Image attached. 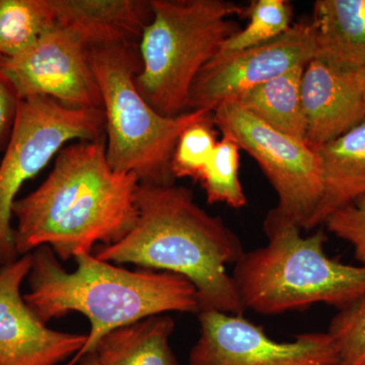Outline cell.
Here are the masks:
<instances>
[{
    "label": "cell",
    "mask_w": 365,
    "mask_h": 365,
    "mask_svg": "<svg viewBox=\"0 0 365 365\" xmlns=\"http://www.w3.org/2000/svg\"><path fill=\"white\" fill-rule=\"evenodd\" d=\"M106 137L78 140L55 157L49 176L16 199L14 242L20 256L42 246L67 261L100 245L123 239L137 220L135 175L108 162Z\"/></svg>",
    "instance_id": "6da1fadb"
},
{
    "label": "cell",
    "mask_w": 365,
    "mask_h": 365,
    "mask_svg": "<svg viewBox=\"0 0 365 365\" xmlns=\"http://www.w3.org/2000/svg\"><path fill=\"white\" fill-rule=\"evenodd\" d=\"M136 206L130 232L115 244L97 245L93 256L182 276L195 287L200 312H246L227 271L246 251L222 218L206 212L191 190L175 184H139Z\"/></svg>",
    "instance_id": "7a4b0ae2"
},
{
    "label": "cell",
    "mask_w": 365,
    "mask_h": 365,
    "mask_svg": "<svg viewBox=\"0 0 365 365\" xmlns=\"http://www.w3.org/2000/svg\"><path fill=\"white\" fill-rule=\"evenodd\" d=\"M74 260L78 266L68 272L50 247L33 251L24 299L45 325L71 312L88 319L91 332L78 357L93 351L103 336L120 327L172 312L200 313L195 287L181 275L127 270L93 253L78 254Z\"/></svg>",
    "instance_id": "3957f363"
},
{
    "label": "cell",
    "mask_w": 365,
    "mask_h": 365,
    "mask_svg": "<svg viewBox=\"0 0 365 365\" xmlns=\"http://www.w3.org/2000/svg\"><path fill=\"white\" fill-rule=\"evenodd\" d=\"M263 228L267 244L245 252L232 274L246 311L276 316L316 304L339 311L365 297V266L331 258L325 230L304 237L276 207L269 210Z\"/></svg>",
    "instance_id": "277c9868"
},
{
    "label": "cell",
    "mask_w": 365,
    "mask_h": 365,
    "mask_svg": "<svg viewBox=\"0 0 365 365\" xmlns=\"http://www.w3.org/2000/svg\"><path fill=\"white\" fill-rule=\"evenodd\" d=\"M151 19L138 43L135 86L158 113L188 111L190 91L203 67L241 30L232 16L246 7L227 0H150Z\"/></svg>",
    "instance_id": "5b68a950"
},
{
    "label": "cell",
    "mask_w": 365,
    "mask_h": 365,
    "mask_svg": "<svg viewBox=\"0 0 365 365\" xmlns=\"http://www.w3.org/2000/svg\"><path fill=\"white\" fill-rule=\"evenodd\" d=\"M88 57L102 93L110 165L135 175L139 184L174 185L170 160L180 135L212 112L196 110L169 118L155 111L136 88L138 45L91 48Z\"/></svg>",
    "instance_id": "8992f818"
},
{
    "label": "cell",
    "mask_w": 365,
    "mask_h": 365,
    "mask_svg": "<svg viewBox=\"0 0 365 365\" xmlns=\"http://www.w3.org/2000/svg\"><path fill=\"white\" fill-rule=\"evenodd\" d=\"M106 137L103 110L74 109L46 97L23 98L0 158V268L20 258L11 225L16 196L68 143Z\"/></svg>",
    "instance_id": "52a82bcc"
},
{
    "label": "cell",
    "mask_w": 365,
    "mask_h": 365,
    "mask_svg": "<svg viewBox=\"0 0 365 365\" xmlns=\"http://www.w3.org/2000/svg\"><path fill=\"white\" fill-rule=\"evenodd\" d=\"M212 122L260 165L277 194L276 208L306 230L323 196L316 150L264 123L235 100L216 107Z\"/></svg>",
    "instance_id": "ba28073f"
},
{
    "label": "cell",
    "mask_w": 365,
    "mask_h": 365,
    "mask_svg": "<svg viewBox=\"0 0 365 365\" xmlns=\"http://www.w3.org/2000/svg\"><path fill=\"white\" fill-rule=\"evenodd\" d=\"M198 319L200 336L189 365H337V347L328 332L278 342L242 314L202 311Z\"/></svg>",
    "instance_id": "9c48e42d"
},
{
    "label": "cell",
    "mask_w": 365,
    "mask_h": 365,
    "mask_svg": "<svg viewBox=\"0 0 365 365\" xmlns=\"http://www.w3.org/2000/svg\"><path fill=\"white\" fill-rule=\"evenodd\" d=\"M0 71L21 100L46 97L74 109H104L88 50L56 26L18 56L0 62Z\"/></svg>",
    "instance_id": "30bf717a"
},
{
    "label": "cell",
    "mask_w": 365,
    "mask_h": 365,
    "mask_svg": "<svg viewBox=\"0 0 365 365\" xmlns=\"http://www.w3.org/2000/svg\"><path fill=\"white\" fill-rule=\"evenodd\" d=\"M316 56L311 21L292 24L266 44L242 51L216 54L203 67L190 91L188 111L213 112L222 103L270 81Z\"/></svg>",
    "instance_id": "8fae6325"
},
{
    "label": "cell",
    "mask_w": 365,
    "mask_h": 365,
    "mask_svg": "<svg viewBox=\"0 0 365 365\" xmlns=\"http://www.w3.org/2000/svg\"><path fill=\"white\" fill-rule=\"evenodd\" d=\"M32 267V253L0 268V365H57L79 354L86 335L48 328L26 304L21 284Z\"/></svg>",
    "instance_id": "7c38bea8"
},
{
    "label": "cell",
    "mask_w": 365,
    "mask_h": 365,
    "mask_svg": "<svg viewBox=\"0 0 365 365\" xmlns=\"http://www.w3.org/2000/svg\"><path fill=\"white\" fill-rule=\"evenodd\" d=\"M361 71H338L317 59L307 64L300 91L307 121L304 143L312 150L344 135L365 119Z\"/></svg>",
    "instance_id": "4fadbf2b"
},
{
    "label": "cell",
    "mask_w": 365,
    "mask_h": 365,
    "mask_svg": "<svg viewBox=\"0 0 365 365\" xmlns=\"http://www.w3.org/2000/svg\"><path fill=\"white\" fill-rule=\"evenodd\" d=\"M54 26L78 38L86 50L138 45L151 19L144 0H51Z\"/></svg>",
    "instance_id": "5bb4252c"
},
{
    "label": "cell",
    "mask_w": 365,
    "mask_h": 365,
    "mask_svg": "<svg viewBox=\"0 0 365 365\" xmlns=\"http://www.w3.org/2000/svg\"><path fill=\"white\" fill-rule=\"evenodd\" d=\"M316 56L332 68L365 67V0H318L313 20Z\"/></svg>",
    "instance_id": "9a60e30c"
},
{
    "label": "cell",
    "mask_w": 365,
    "mask_h": 365,
    "mask_svg": "<svg viewBox=\"0 0 365 365\" xmlns=\"http://www.w3.org/2000/svg\"><path fill=\"white\" fill-rule=\"evenodd\" d=\"M321 163L323 196L306 230H313L328 216L365 195V119L339 138L316 150Z\"/></svg>",
    "instance_id": "2e32d148"
},
{
    "label": "cell",
    "mask_w": 365,
    "mask_h": 365,
    "mask_svg": "<svg viewBox=\"0 0 365 365\" xmlns=\"http://www.w3.org/2000/svg\"><path fill=\"white\" fill-rule=\"evenodd\" d=\"M175 321L158 314L103 336L95 349L100 365H180L170 345Z\"/></svg>",
    "instance_id": "e0dca14e"
},
{
    "label": "cell",
    "mask_w": 365,
    "mask_h": 365,
    "mask_svg": "<svg viewBox=\"0 0 365 365\" xmlns=\"http://www.w3.org/2000/svg\"><path fill=\"white\" fill-rule=\"evenodd\" d=\"M306 66L294 67L232 100L264 123L304 143L307 121L300 88Z\"/></svg>",
    "instance_id": "ac0fdd59"
},
{
    "label": "cell",
    "mask_w": 365,
    "mask_h": 365,
    "mask_svg": "<svg viewBox=\"0 0 365 365\" xmlns=\"http://www.w3.org/2000/svg\"><path fill=\"white\" fill-rule=\"evenodd\" d=\"M53 28L51 0H0V62L18 56Z\"/></svg>",
    "instance_id": "d6986e66"
},
{
    "label": "cell",
    "mask_w": 365,
    "mask_h": 365,
    "mask_svg": "<svg viewBox=\"0 0 365 365\" xmlns=\"http://www.w3.org/2000/svg\"><path fill=\"white\" fill-rule=\"evenodd\" d=\"M240 150L234 139L223 134L212 155L201 172L198 181L209 204L225 203L241 209L247 205V196L239 177Z\"/></svg>",
    "instance_id": "ffe728a7"
},
{
    "label": "cell",
    "mask_w": 365,
    "mask_h": 365,
    "mask_svg": "<svg viewBox=\"0 0 365 365\" xmlns=\"http://www.w3.org/2000/svg\"><path fill=\"white\" fill-rule=\"evenodd\" d=\"M292 4L285 0L252 1L244 14L249 19L248 25L225 41L218 53L242 51L280 37L292 26Z\"/></svg>",
    "instance_id": "44dd1931"
},
{
    "label": "cell",
    "mask_w": 365,
    "mask_h": 365,
    "mask_svg": "<svg viewBox=\"0 0 365 365\" xmlns=\"http://www.w3.org/2000/svg\"><path fill=\"white\" fill-rule=\"evenodd\" d=\"M215 127L211 115L182 131L170 160V172L175 180L190 178L198 181L217 144Z\"/></svg>",
    "instance_id": "7402d4cb"
},
{
    "label": "cell",
    "mask_w": 365,
    "mask_h": 365,
    "mask_svg": "<svg viewBox=\"0 0 365 365\" xmlns=\"http://www.w3.org/2000/svg\"><path fill=\"white\" fill-rule=\"evenodd\" d=\"M328 334L337 347V365H365V297L339 309Z\"/></svg>",
    "instance_id": "603a6c76"
},
{
    "label": "cell",
    "mask_w": 365,
    "mask_h": 365,
    "mask_svg": "<svg viewBox=\"0 0 365 365\" xmlns=\"http://www.w3.org/2000/svg\"><path fill=\"white\" fill-rule=\"evenodd\" d=\"M323 225L328 232L351 245L355 259L365 266V195L334 211Z\"/></svg>",
    "instance_id": "cb8c5ba5"
},
{
    "label": "cell",
    "mask_w": 365,
    "mask_h": 365,
    "mask_svg": "<svg viewBox=\"0 0 365 365\" xmlns=\"http://www.w3.org/2000/svg\"><path fill=\"white\" fill-rule=\"evenodd\" d=\"M21 98L13 83L0 71V153L13 134Z\"/></svg>",
    "instance_id": "d4e9b609"
},
{
    "label": "cell",
    "mask_w": 365,
    "mask_h": 365,
    "mask_svg": "<svg viewBox=\"0 0 365 365\" xmlns=\"http://www.w3.org/2000/svg\"><path fill=\"white\" fill-rule=\"evenodd\" d=\"M81 365H100L93 351L86 353L81 357Z\"/></svg>",
    "instance_id": "484cf974"
},
{
    "label": "cell",
    "mask_w": 365,
    "mask_h": 365,
    "mask_svg": "<svg viewBox=\"0 0 365 365\" xmlns=\"http://www.w3.org/2000/svg\"><path fill=\"white\" fill-rule=\"evenodd\" d=\"M362 73V81H364V98H365V67L361 71Z\"/></svg>",
    "instance_id": "4316f807"
}]
</instances>
